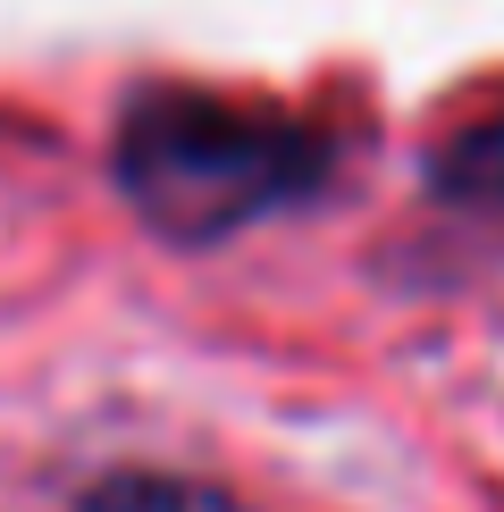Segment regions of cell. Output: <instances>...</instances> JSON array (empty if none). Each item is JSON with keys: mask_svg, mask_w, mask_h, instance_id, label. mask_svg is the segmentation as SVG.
<instances>
[{"mask_svg": "<svg viewBox=\"0 0 504 512\" xmlns=\"http://www.w3.org/2000/svg\"><path fill=\"white\" fill-rule=\"evenodd\" d=\"M68 512H244L227 487H210L194 471H160V462H118V471H93L68 496Z\"/></svg>", "mask_w": 504, "mask_h": 512, "instance_id": "cell-3", "label": "cell"}, {"mask_svg": "<svg viewBox=\"0 0 504 512\" xmlns=\"http://www.w3.org/2000/svg\"><path fill=\"white\" fill-rule=\"evenodd\" d=\"M420 194H429V210L446 227H462V236H479V244H504V101L429 143Z\"/></svg>", "mask_w": 504, "mask_h": 512, "instance_id": "cell-2", "label": "cell"}, {"mask_svg": "<svg viewBox=\"0 0 504 512\" xmlns=\"http://www.w3.org/2000/svg\"><path fill=\"white\" fill-rule=\"evenodd\" d=\"M345 143L278 101L210 84H135L110 126V177L126 210L177 252H210L244 227L294 219L336 194Z\"/></svg>", "mask_w": 504, "mask_h": 512, "instance_id": "cell-1", "label": "cell"}]
</instances>
